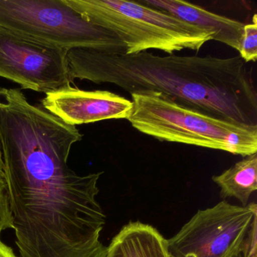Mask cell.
Masks as SVG:
<instances>
[{"label":"cell","mask_w":257,"mask_h":257,"mask_svg":"<svg viewBox=\"0 0 257 257\" xmlns=\"http://www.w3.org/2000/svg\"><path fill=\"white\" fill-rule=\"evenodd\" d=\"M82 138L20 89L0 87V145L21 257H106L97 200L103 172L79 175L68 165Z\"/></svg>","instance_id":"obj_1"},{"label":"cell","mask_w":257,"mask_h":257,"mask_svg":"<svg viewBox=\"0 0 257 257\" xmlns=\"http://www.w3.org/2000/svg\"><path fill=\"white\" fill-rule=\"evenodd\" d=\"M72 81L112 84L132 94L156 92L184 107L236 124L257 126V91L239 55H126L77 48L67 54Z\"/></svg>","instance_id":"obj_2"},{"label":"cell","mask_w":257,"mask_h":257,"mask_svg":"<svg viewBox=\"0 0 257 257\" xmlns=\"http://www.w3.org/2000/svg\"><path fill=\"white\" fill-rule=\"evenodd\" d=\"M132 127L144 135L244 156L257 153V126L219 119L184 107L156 92L131 94Z\"/></svg>","instance_id":"obj_3"},{"label":"cell","mask_w":257,"mask_h":257,"mask_svg":"<svg viewBox=\"0 0 257 257\" xmlns=\"http://www.w3.org/2000/svg\"><path fill=\"white\" fill-rule=\"evenodd\" d=\"M85 19L112 32L126 46V55L149 49L174 55L199 51L213 34L160 10L125 0H65Z\"/></svg>","instance_id":"obj_4"},{"label":"cell","mask_w":257,"mask_h":257,"mask_svg":"<svg viewBox=\"0 0 257 257\" xmlns=\"http://www.w3.org/2000/svg\"><path fill=\"white\" fill-rule=\"evenodd\" d=\"M0 28L67 51L126 53L117 36L85 19L65 0H0Z\"/></svg>","instance_id":"obj_5"},{"label":"cell","mask_w":257,"mask_h":257,"mask_svg":"<svg viewBox=\"0 0 257 257\" xmlns=\"http://www.w3.org/2000/svg\"><path fill=\"white\" fill-rule=\"evenodd\" d=\"M257 206L233 205L225 201L199 210L171 238V257H234L243 252L257 225Z\"/></svg>","instance_id":"obj_6"},{"label":"cell","mask_w":257,"mask_h":257,"mask_svg":"<svg viewBox=\"0 0 257 257\" xmlns=\"http://www.w3.org/2000/svg\"><path fill=\"white\" fill-rule=\"evenodd\" d=\"M67 52L0 28V77L46 94L68 86Z\"/></svg>","instance_id":"obj_7"},{"label":"cell","mask_w":257,"mask_h":257,"mask_svg":"<svg viewBox=\"0 0 257 257\" xmlns=\"http://www.w3.org/2000/svg\"><path fill=\"white\" fill-rule=\"evenodd\" d=\"M43 107L70 124L128 119L133 102L108 91H85L68 85L46 94Z\"/></svg>","instance_id":"obj_8"},{"label":"cell","mask_w":257,"mask_h":257,"mask_svg":"<svg viewBox=\"0 0 257 257\" xmlns=\"http://www.w3.org/2000/svg\"><path fill=\"white\" fill-rule=\"evenodd\" d=\"M143 5L160 10L213 34V40L238 51L244 24L181 0H143Z\"/></svg>","instance_id":"obj_9"},{"label":"cell","mask_w":257,"mask_h":257,"mask_svg":"<svg viewBox=\"0 0 257 257\" xmlns=\"http://www.w3.org/2000/svg\"><path fill=\"white\" fill-rule=\"evenodd\" d=\"M106 257H171L167 239L157 228L130 221L106 246Z\"/></svg>","instance_id":"obj_10"},{"label":"cell","mask_w":257,"mask_h":257,"mask_svg":"<svg viewBox=\"0 0 257 257\" xmlns=\"http://www.w3.org/2000/svg\"><path fill=\"white\" fill-rule=\"evenodd\" d=\"M212 180L220 189L222 199L234 198L243 207L247 205L257 190V153L244 156L222 174L213 176Z\"/></svg>","instance_id":"obj_11"},{"label":"cell","mask_w":257,"mask_h":257,"mask_svg":"<svg viewBox=\"0 0 257 257\" xmlns=\"http://www.w3.org/2000/svg\"><path fill=\"white\" fill-rule=\"evenodd\" d=\"M257 16L254 15L252 22L244 25L239 48V56L247 64L257 60Z\"/></svg>","instance_id":"obj_12"},{"label":"cell","mask_w":257,"mask_h":257,"mask_svg":"<svg viewBox=\"0 0 257 257\" xmlns=\"http://www.w3.org/2000/svg\"><path fill=\"white\" fill-rule=\"evenodd\" d=\"M12 228L13 219L7 183L4 177H0V233L4 230Z\"/></svg>","instance_id":"obj_13"},{"label":"cell","mask_w":257,"mask_h":257,"mask_svg":"<svg viewBox=\"0 0 257 257\" xmlns=\"http://www.w3.org/2000/svg\"><path fill=\"white\" fill-rule=\"evenodd\" d=\"M0 257H18L13 249L0 239Z\"/></svg>","instance_id":"obj_14"},{"label":"cell","mask_w":257,"mask_h":257,"mask_svg":"<svg viewBox=\"0 0 257 257\" xmlns=\"http://www.w3.org/2000/svg\"><path fill=\"white\" fill-rule=\"evenodd\" d=\"M0 177H4V161H3L2 150H1V145H0Z\"/></svg>","instance_id":"obj_15"},{"label":"cell","mask_w":257,"mask_h":257,"mask_svg":"<svg viewBox=\"0 0 257 257\" xmlns=\"http://www.w3.org/2000/svg\"><path fill=\"white\" fill-rule=\"evenodd\" d=\"M234 257H243V255H242V254H239V255H236V256Z\"/></svg>","instance_id":"obj_16"}]
</instances>
